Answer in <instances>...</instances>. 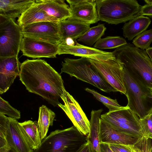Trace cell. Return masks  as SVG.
I'll return each mask as SVG.
<instances>
[{
  "label": "cell",
  "mask_w": 152,
  "mask_h": 152,
  "mask_svg": "<svg viewBox=\"0 0 152 152\" xmlns=\"http://www.w3.org/2000/svg\"><path fill=\"white\" fill-rule=\"evenodd\" d=\"M103 110H92L90 121V129L87 137V140L90 142L92 152H101L99 129L100 117Z\"/></svg>",
  "instance_id": "cb8c5ba5"
},
{
  "label": "cell",
  "mask_w": 152,
  "mask_h": 152,
  "mask_svg": "<svg viewBox=\"0 0 152 152\" xmlns=\"http://www.w3.org/2000/svg\"><path fill=\"white\" fill-rule=\"evenodd\" d=\"M127 43L126 40L119 36H108L101 38L94 45V48L100 50L116 49Z\"/></svg>",
  "instance_id": "4316f807"
},
{
  "label": "cell",
  "mask_w": 152,
  "mask_h": 152,
  "mask_svg": "<svg viewBox=\"0 0 152 152\" xmlns=\"http://www.w3.org/2000/svg\"><path fill=\"white\" fill-rule=\"evenodd\" d=\"M21 64L18 56L0 57V94L6 92L19 76Z\"/></svg>",
  "instance_id": "5bb4252c"
},
{
  "label": "cell",
  "mask_w": 152,
  "mask_h": 152,
  "mask_svg": "<svg viewBox=\"0 0 152 152\" xmlns=\"http://www.w3.org/2000/svg\"><path fill=\"white\" fill-rule=\"evenodd\" d=\"M23 37L58 45L61 42L58 23L42 21L21 27Z\"/></svg>",
  "instance_id": "30bf717a"
},
{
  "label": "cell",
  "mask_w": 152,
  "mask_h": 152,
  "mask_svg": "<svg viewBox=\"0 0 152 152\" xmlns=\"http://www.w3.org/2000/svg\"><path fill=\"white\" fill-rule=\"evenodd\" d=\"M58 24L61 42L69 38L75 42L90 28V24L68 19L59 21Z\"/></svg>",
  "instance_id": "ac0fdd59"
},
{
  "label": "cell",
  "mask_w": 152,
  "mask_h": 152,
  "mask_svg": "<svg viewBox=\"0 0 152 152\" xmlns=\"http://www.w3.org/2000/svg\"><path fill=\"white\" fill-rule=\"evenodd\" d=\"M23 37L14 20L0 15V57L18 56Z\"/></svg>",
  "instance_id": "52a82bcc"
},
{
  "label": "cell",
  "mask_w": 152,
  "mask_h": 152,
  "mask_svg": "<svg viewBox=\"0 0 152 152\" xmlns=\"http://www.w3.org/2000/svg\"><path fill=\"white\" fill-rule=\"evenodd\" d=\"M37 124L42 140L46 136L50 126H52L55 117V113L46 106L42 105L39 107Z\"/></svg>",
  "instance_id": "d4e9b609"
},
{
  "label": "cell",
  "mask_w": 152,
  "mask_h": 152,
  "mask_svg": "<svg viewBox=\"0 0 152 152\" xmlns=\"http://www.w3.org/2000/svg\"><path fill=\"white\" fill-rule=\"evenodd\" d=\"M18 24L21 27L42 21H50L58 23L55 18L48 14L39 8L35 2L24 12L18 18Z\"/></svg>",
  "instance_id": "44dd1931"
},
{
  "label": "cell",
  "mask_w": 152,
  "mask_h": 152,
  "mask_svg": "<svg viewBox=\"0 0 152 152\" xmlns=\"http://www.w3.org/2000/svg\"><path fill=\"white\" fill-rule=\"evenodd\" d=\"M130 146L134 152H151L152 149V140L143 136L136 143Z\"/></svg>",
  "instance_id": "f546056e"
},
{
  "label": "cell",
  "mask_w": 152,
  "mask_h": 152,
  "mask_svg": "<svg viewBox=\"0 0 152 152\" xmlns=\"http://www.w3.org/2000/svg\"><path fill=\"white\" fill-rule=\"evenodd\" d=\"M145 51L152 62V47H150L146 49Z\"/></svg>",
  "instance_id": "8d00e7d4"
},
{
  "label": "cell",
  "mask_w": 152,
  "mask_h": 152,
  "mask_svg": "<svg viewBox=\"0 0 152 152\" xmlns=\"http://www.w3.org/2000/svg\"><path fill=\"white\" fill-rule=\"evenodd\" d=\"M113 52L125 69L152 90V62L145 51L127 43Z\"/></svg>",
  "instance_id": "7a4b0ae2"
},
{
  "label": "cell",
  "mask_w": 152,
  "mask_h": 152,
  "mask_svg": "<svg viewBox=\"0 0 152 152\" xmlns=\"http://www.w3.org/2000/svg\"><path fill=\"white\" fill-rule=\"evenodd\" d=\"M151 139L152 140V138H151Z\"/></svg>",
  "instance_id": "7bdbcfd3"
},
{
  "label": "cell",
  "mask_w": 152,
  "mask_h": 152,
  "mask_svg": "<svg viewBox=\"0 0 152 152\" xmlns=\"http://www.w3.org/2000/svg\"><path fill=\"white\" fill-rule=\"evenodd\" d=\"M106 28L103 24L90 28L84 34L77 39L89 46H92L100 39L104 34Z\"/></svg>",
  "instance_id": "484cf974"
},
{
  "label": "cell",
  "mask_w": 152,
  "mask_h": 152,
  "mask_svg": "<svg viewBox=\"0 0 152 152\" xmlns=\"http://www.w3.org/2000/svg\"><path fill=\"white\" fill-rule=\"evenodd\" d=\"M35 4L39 8L59 21L68 19L71 16L69 7L64 0H35Z\"/></svg>",
  "instance_id": "e0dca14e"
},
{
  "label": "cell",
  "mask_w": 152,
  "mask_h": 152,
  "mask_svg": "<svg viewBox=\"0 0 152 152\" xmlns=\"http://www.w3.org/2000/svg\"><path fill=\"white\" fill-rule=\"evenodd\" d=\"M7 152H16L12 148L11 149Z\"/></svg>",
  "instance_id": "f35d334b"
},
{
  "label": "cell",
  "mask_w": 152,
  "mask_h": 152,
  "mask_svg": "<svg viewBox=\"0 0 152 152\" xmlns=\"http://www.w3.org/2000/svg\"><path fill=\"white\" fill-rule=\"evenodd\" d=\"M99 135L100 142L127 145H134L140 138L133 137L118 131L100 118Z\"/></svg>",
  "instance_id": "9a60e30c"
},
{
  "label": "cell",
  "mask_w": 152,
  "mask_h": 152,
  "mask_svg": "<svg viewBox=\"0 0 152 152\" xmlns=\"http://www.w3.org/2000/svg\"><path fill=\"white\" fill-rule=\"evenodd\" d=\"M141 15H146L152 18V5L145 4L141 6Z\"/></svg>",
  "instance_id": "836d02e7"
},
{
  "label": "cell",
  "mask_w": 152,
  "mask_h": 152,
  "mask_svg": "<svg viewBox=\"0 0 152 152\" xmlns=\"http://www.w3.org/2000/svg\"><path fill=\"white\" fill-rule=\"evenodd\" d=\"M100 145L101 152H113L107 144L100 142Z\"/></svg>",
  "instance_id": "d590c367"
},
{
  "label": "cell",
  "mask_w": 152,
  "mask_h": 152,
  "mask_svg": "<svg viewBox=\"0 0 152 152\" xmlns=\"http://www.w3.org/2000/svg\"><path fill=\"white\" fill-rule=\"evenodd\" d=\"M58 45L23 37L20 50L23 55L33 58H55L57 54Z\"/></svg>",
  "instance_id": "8fae6325"
},
{
  "label": "cell",
  "mask_w": 152,
  "mask_h": 152,
  "mask_svg": "<svg viewBox=\"0 0 152 152\" xmlns=\"http://www.w3.org/2000/svg\"><path fill=\"white\" fill-rule=\"evenodd\" d=\"M61 97L64 104L58 106L65 113L74 126L83 134L87 137L90 129V121L77 101L64 88Z\"/></svg>",
  "instance_id": "9c48e42d"
},
{
  "label": "cell",
  "mask_w": 152,
  "mask_h": 152,
  "mask_svg": "<svg viewBox=\"0 0 152 152\" xmlns=\"http://www.w3.org/2000/svg\"><path fill=\"white\" fill-rule=\"evenodd\" d=\"M57 54H69L97 61H106L115 58L113 52L104 51L94 48L75 42L69 45L61 42L58 45Z\"/></svg>",
  "instance_id": "4fadbf2b"
},
{
  "label": "cell",
  "mask_w": 152,
  "mask_h": 152,
  "mask_svg": "<svg viewBox=\"0 0 152 152\" xmlns=\"http://www.w3.org/2000/svg\"><path fill=\"white\" fill-rule=\"evenodd\" d=\"M69 4L71 16L68 19L89 24L99 21L96 0H66Z\"/></svg>",
  "instance_id": "7c38bea8"
},
{
  "label": "cell",
  "mask_w": 152,
  "mask_h": 152,
  "mask_svg": "<svg viewBox=\"0 0 152 152\" xmlns=\"http://www.w3.org/2000/svg\"><path fill=\"white\" fill-rule=\"evenodd\" d=\"M0 113L16 119L20 118V112L12 107L7 101L0 96Z\"/></svg>",
  "instance_id": "4dcf8cb0"
},
{
  "label": "cell",
  "mask_w": 152,
  "mask_h": 152,
  "mask_svg": "<svg viewBox=\"0 0 152 152\" xmlns=\"http://www.w3.org/2000/svg\"><path fill=\"white\" fill-rule=\"evenodd\" d=\"M152 116V112L150 114Z\"/></svg>",
  "instance_id": "ab89813d"
},
{
  "label": "cell",
  "mask_w": 152,
  "mask_h": 152,
  "mask_svg": "<svg viewBox=\"0 0 152 152\" xmlns=\"http://www.w3.org/2000/svg\"><path fill=\"white\" fill-rule=\"evenodd\" d=\"M126 106L142 119L152 112V90L124 68Z\"/></svg>",
  "instance_id": "277c9868"
},
{
  "label": "cell",
  "mask_w": 152,
  "mask_h": 152,
  "mask_svg": "<svg viewBox=\"0 0 152 152\" xmlns=\"http://www.w3.org/2000/svg\"><path fill=\"white\" fill-rule=\"evenodd\" d=\"M87 141V137L74 126L52 132L33 152H75Z\"/></svg>",
  "instance_id": "5b68a950"
},
{
  "label": "cell",
  "mask_w": 152,
  "mask_h": 152,
  "mask_svg": "<svg viewBox=\"0 0 152 152\" xmlns=\"http://www.w3.org/2000/svg\"><path fill=\"white\" fill-rule=\"evenodd\" d=\"M11 148L6 138V135L0 132V152H7Z\"/></svg>",
  "instance_id": "d6a6232c"
},
{
  "label": "cell",
  "mask_w": 152,
  "mask_h": 152,
  "mask_svg": "<svg viewBox=\"0 0 152 152\" xmlns=\"http://www.w3.org/2000/svg\"><path fill=\"white\" fill-rule=\"evenodd\" d=\"M100 118L110 124L141 126L139 118L126 106L125 108L101 115Z\"/></svg>",
  "instance_id": "ffe728a7"
},
{
  "label": "cell",
  "mask_w": 152,
  "mask_h": 152,
  "mask_svg": "<svg viewBox=\"0 0 152 152\" xmlns=\"http://www.w3.org/2000/svg\"><path fill=\"white\" fill-rule=\"evenodd\" d=\"M19 124L20 129L31 148L33 150L37 149L42 141L37 121L28 120Z\"/></svg>",
  "instance_id": "603a6c76"
},
{
  "label": "cell",
  "mask_w": 152,
  "mask_h": 152,
  "mask_svg": "<svg viewBox=\"0 0 152 152\" xmlns=\"http://www.w3.org/2000/svg\"><path fill=\"white\" fill-rule=\"evenodd\" d=\"M85 90L92 94L97 100L106 106L109 109V112L122 109L126 107V106L124 107L120 105L117 99H113L103 96L93 89L86 88Z\"/></svg>",
  "instance_id": "83f0119b"
},
{
  "label": "cell",
  "mask_w": 152,
  "mask_h": 152,
  "mask_svg": "<svg viewBox=\"0 0 152 152\" xmlns=\"http://www.w3.org/2000/svg\"><path fill=\"white\" fill-rule=\"evenodd\" d=\"M6 138L9 145L16 152H33L17 119L8 117Z\"/></svg>",
  "instance_id": "2e32d148"
},
{
  "label": "cell",
  "mask_w": 152,
  "mask_h": 152,
  "mask_svg": "<svg viewBox=\"0 0 152 152\" xmlns=\"http://www.w3.org/2000/svg\"><path fill=\"white\" fill-rule=\"evenodd\" d=\"M75 152H92L89 141L87 140Z\"/></svg>",
  "instance_id": "e575fe53"
},
{
  "label": "cell",
  "mask_w": 152,
  "mask_h": 152,
  "mask_svg": "<svg viewBox=\"0 0 152 152\" xmlns=\"http://www.w3.org/2000/svg\"><path fill=\"white\" fill-rule=\"evenodd\" d=\"M151 22L148 17L140 15L125 23L122 28L124 37L131 40L145 31Z\"/></svg>",
  "instance_id": "7402d4cb"
},
{
  "label": "cell",
  "mask_w": 152,
  "mask_h": 152,
  "mask_svg": "<svg viewBox=\"0 0 152 152\" xmlns=\"http://www.w3.org/2000/svg\"><path fill=\"white\" fill-rule=\"evenodd\" d=\"M152 42V28L145 31L136 36L132 43L136 47L144 50L149 48Z\"/></svg>",
  "instance_id": "f1b7e54d"
},
{
  "label": "cell",
  "mask_w": 152,
  "mask_h": 152,
  "mask_svg": "<svg viewBox=\"0 0 152 152\" xmlns=\"http://www.w3.org/2000/svg\"><path fill=\"white\" fill-rule=\"evenodd\" d=\"M131 148V147H130ZM132 149V148H131ZM132 149V152H134V151Z\"/></svg>",
  "instance_id": "60d3db41"
},
{
  "label": "cell",
  "mask_w": 152,
  "mask_h": 152,
  "mask_svg": "<svg viewBox=\"0 0 152 152\" xmlns=\"http://www.w3.org/2000/svg\"><path fill=\"white\" fill-rule=\"evenodd\" d=\"M35 1L34 0H0V15L15 21Z\"/></svg>",
  "instance_id": "d6986e66"
},
{
  "label": "cell",
  "mask_w": 152,
  "mask_h": 152,
  "mask_svg": "<svg viewBox=\"0 0 152 152\" xmlns=\"http://www.w3.org/2000/svg\"><path fill=\"white\" fill-rule=\"evenodd\" d=\"M144 1L147 4L152 5V0H145Z\"/></svg>",
  "instance_id": "74e56055"
},
{
  "label": "cell",
  "mask_w": 152,
  "mask_h": 152,
  "mask_svg": "<svg viewBox=\"0 0 152 152\" xmlns=\"http://www.w3.org/2000/svg\"><path fill=\"white\" fill-rule=\"evenodd\" d=\"M99 20L109 24L126 22L141 15V6L136 0H96Z\"/></svg>",
  "instance_id": "3957f363"
},
{
  "label": "cell",
  "mask_w": 152,
  "mask_h": 152,
  "mask_svg": "<svg viewBox=\"0 0 152 152\" xmlns=\"http://www.w3.org/2000/svg\"><path fill=\"white\" fill-rule=\"evenodd\" d=\"M61 65V73H67L71 77H74L88 83L104 92L117 91L105 80L88 58L83 57L77 59L66 58Z\"/></svg>",
  "instance_id": "8992f818"
},
{
  "label": "cell",
  "mask_w": 152,
  "mask_h": 152,
  "mask_svg": "<svg viewBox=\"0 0 152 152\" xmlns=\"http://www.w3.org/2000/svg\"><path fill=\"white\" fill-rule=\"evenodd\" d=\"M19 77L29 92L39 95L54 107L58 106L65 88L64 81L60 74L46 61L25 60L21 63Z\"/></svg>",
  "instance_id": "6da1fadb"
},
{
  "label": "cell",
  "mask_w": 152,
  "mask_h": 152,
  "mask_svg": "<svg viewBox=\"0 0 152 152\" xmlns=\"http://www.w3.org/2000/svg\"><path fill=\"white\" fill-rule=\"evenodd\" d=\"M151 152H152V149L151 151Z\"/></svg>",
  "instance_id": "b9f144b4"
},
{
  "label": "cell",
  "mask_w": 152,
  "mask_h": 152,
  "mask_svg": "<svg viewBox=\"0 0 152 152\" xmlns=\"http://www.w3.org/2000/svg\"><path fill=\"white\" fill-rule=\"evenodd\" d=\"M143 136L152 138V116L151 115L143 119H140Z\"/></svg>",
  "instance_id": "1f68e13d"
},
{
  "label": "cell",
  "mask_w": 152,
  "mask_h": 152,
  "mask_svg": "<svg viewBox=\"0 0 152 152\" xmlns=\"http://www.w3.org/2000/svg\"><path fill=\"white\" fill-rule=\"evenodd\" d=\"M88 59L108 84L117 91L125 95L124 82V66L121 62L116 58L106 61Z\"/></svg>",
  "instance_id": "ba28073f"
}]
</instances>
